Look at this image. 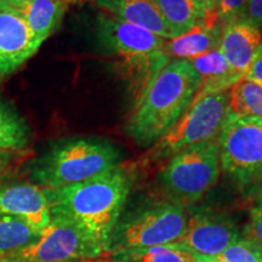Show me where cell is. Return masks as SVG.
<instances>
[{"instance_id":"6da1fadb","label":"cell","mask_w":262,"mask_h":262,"mask_svg":"<svg viewBox=\"0 0 262 262\" xmlns=\"http://www.w3.org/2000/svg\"><path fill=\"white\" fill-rule=\"evenodd\" d=\"M134 181V169L119 164L86 181L42 191L51 217L77 226L106 251L108 239L125 208Z\"/></svg>"},{"instance_id":"7a4b0ae2","label":"cell","mask_w":262,"mask_h":262,"mask_svg":"<svg viewBox=\"0 0 262 262\" xmlns=\"http://www.w3.org/2000/svg\"><path fill=\"white\" fill-rule=\"evenodd\" d=\"M201 83L187 60L170 61L136 101L126 123L127 135L141 147L155 145L188 110Z\"/></svg>"},{"instance_id":"3957f363","label":"cell","mask_w":262,"mask_h":262,"mask_svg":"<svg viewBox=\"0 0 262 262\" xmlns=\"http://www.w3.org/2000/svg\"><path fill=\"white\" fill-rule=\"evenodd\" d=\"M120 159V150L106 139H64L32 163L31 179L41 188H61L112 170Z\"/></svg>"},{"instance_id":"277c9868","label":"cell","mask_w":262,"mask_h":262,"mask_svg":"<svg viewBox=\"0 0 262 262\" xmlns=\"http://www.w3.org/2000/svg\"><path fill=\"white\" fill-rule=\"evenodd\" d=\"M96 35L101 47L122 60L123 71L136 101L170 62L163 52L166 39L141 26L102 14L97 16Z\"/></svg>"},{"instance_id":"5b68a950","label":"cell","mask_w":262,"mask_h":262,"mask_svg":"<svg viewBox=\"0 0 262 262\" xmlns=\"http://www.w3.org/2000/svg\"><path fill=\"white\" fill-rule=\"evenodd\" d=\"M185 206L173 199H155L122 212L106 251L178 243L186 228Z\"/></svg>"},{"instance_id":"8992f818","label":"cell","mask_w":262,"mask_h":262,"mask_svg":"<svg viewBox=\"0 0 262 262\" xmlns=\"http://www.w3.org/2000/svg\"><path fill=\"white\" fill-rule=\"evenodd\" d=\"M222 171L242 188L262 182V118L231 112L217 136Z\"/></svg>"},{"instance_id":"52a82bcc","label":"cell","mask_w":262,"mask_h":262,"mask_svg":"<svg viewBox=\"0 0 262 262\" xmlns=\"http://www.w3.org/2000/svg\"><path fill=\"white\" fill-rule=\"evenodd\" d=\"M220 175L217 139L195 143L170 158L160 172L169 198L196 203L214 187Z\"/></svg>"},{"instance_id":"ba28073f","label":"cell","mask_w":262,"mask_h":262,"mask_svg":"<svg viewBox=\"0 0 262 262\" xmlns=\"http://www.w3.org/2000/svg\"><path fill=\"white\" fill-rule=\"evenodd\" d=\"M231 113L228 93L210 94L192 102L178 123L153 145L149 160L171 158L195 143L217 139Z\"/></svg>"},{"instance_id":"9c48e42d","label":"cell","mask_w":262,"mask_h":262,"mask_svg":"<svg viewBox=\"0 0 262 262\" xmlns=\"http://www.w3.org/2000/svg\"><path fill=\"white\" fill-rule=\"evenodd\" d=\"M103 251L100 244L77 226L51 217L38 242L0 257V262H89Z\"/></svg>"},{"instance_id":"30bf717a","label":"cell","mask_w":262,"mask_h":262,"mask_svg":"<svg viewBox=\"0 0 262 262\" xmlns=\"http://www.w3.org/2000/svg\"><path fill=\"white\" fill-rule=\"evenodd\" d=\"M241 235L231 219L210 210L194 211L178 244L189 255L217 257Z\"/></svg>"},{"instance_id":"8fae6325","label":"cell","mask_w":262,"mask_h":262,"mask_svg":"<svg viewBox=\"0 0 262 262\" xmlns=\"http://www.w3.org/2000/svg\"><path fill=\"white\" fill-rule=\"evenodd\" d=\"M39 48L19 10L0 0V77L17 71Z\"/></svg>"},{"instance_id":"7c38bea8","label":"cell","mask_w":262,"mask_h":262,"mask_svg":"<svg viewBox=\"0 0 262 262\" xmlns=\"http://www.w3.org/2000/svg\"><path fill=\"white\" fill-rule=\"evenodd\" d=\"M0 215L16 216L41 231L51 220L49 202L42 188L26 182L0 185Z\"/></svg>"},{"instance_id":"4fadbf2b","label":"cell","mask_w":262,"mask_h":262,"mask_svg":"<svg viewBox=\"0 0 262 262\" xmlns=\"http://www.w3.org/2000/svg\"><path fill=\"white\" fill-rule=\"evenodd\" d=\"M261 47V29L250 22L237 17L222 25L219 50L227 61L232 73L242 78V80Z\"/></svg>"},{"instance_id":"5bb4252c","label":"cell","mask_w":262,"mask_h":262,"mask_svg":"<svg viewBox=\"0 0 262 262\" xmlns=\"http://www.w3.org/2000/svg\"><path fill=\"white\" fill-rule=\"evenodd\" d=\"M222 25L215 14L201 19L192 29L180 37L166 39L163 52L170 61L191 60L220 47Z\"/></svg>"},{"instance_id":"9a60e30c","label":"cell","mask_w":262,"mask_h":262,"mask_svg":"<svg viewBox=\"0 0 262 262\" xmlns=\"http://www.w3.org/2000/svg\"><path fill=\"white\" fill-rule=\"evenodd\" d=\"M108 15L141 26L164 39H172L171 31L152 0H93Z\"/></svg>"},{"instance_id":"2e32d148","label":"cell","mask_w":262,"mask_h":262,"mask_svg":"<svg viewBox=\"0 0 262 262\" xmlns=\"http://www.w3.org/2000/svg\"><path fill=\"white\" fill-rule=\"evenodd\" d=\"M187 61L193 66L196 73L201 75L202 79L193 102L206 95L225 93L242 80V78L232 73L227 61L219 49Z\"/></svg>"},{"instance_id":"e0dca14e","label":"cell","mask_w":262,"mask_h":262,"mask_svg":"<svg viewBox=\"0 0 262 262\" xmlns=\"http://www.w3.org/2000/svg\"><path fill=\"white\" fill-rule=\"evenodd\" d=\"M72 3L73 0H32L18 9L40 47L61 25Z\"/></svg>"},{"instance_id":"ac0fdd59","label":"cell","mask_w":262,"mask_h":262,"mask_svg":"<svg viewBox=\"0 0 262 262\" xmlns=\"http://www.w3.org/2000/svg\"><path fill=\"white\" fill-rule=\"evenodd\" d=\"M41 229L16 216L0 215V257L21 250L40 239Z\"/></svg>"},{"instance_id":"d6986e66","label":"cell","mask_w":262,"mask_h":262,"mask_svg":"<svg viewBox=\"0 0 262 262\" xmlns=\"http://www.w3.org/2000/svg\"><path fill=\"white\" fill-rule=\"evenodd\" d=\"M169 26L172 38L185 34L206 16L192 0H152Z\"/></svg>"},{"instance_id":"ffe728a7","label":"cell","mask_w":262,"mask_h":262,"mask_svg":"<svg viewBox=\"0 0 262 262\" xmlns=\"http://www.w3.org/2000/svg\"><path fill=\"white\" fill-rule=\"evenodd\" d=\"M31 129L11 104L0 100V150H19L28 143Z\"/></svg>"},{"instance_id":"44dd1931","label":"cell","mask_w":262,"mask_h":262,"mask_svg":"<svg viewBox=\"0 0 262 262\" xmlns=\"http://www.w3.org/2000/svg\"><path fill=\"white\" fill-rule=\"evenodd\" d=\"M113 262H194L178 244L127 249L113 253Z\"/></svg>"},{"instance_id":"7402d4cb","label":"cell","mask_w":262,"mask_h":262,"mask_svg":"<svg viewBox=\"0 0 262 262\" xmlns=\"http://www.w3.org/2000/svg\"><path fill=\"white\" fill-rule=\"evenodd\" d=\"M228 103L235 114L262 118V85L241 80L229 89Z\"/></svg>"},{"instance_id":"603a6c76","label":"cell","mask_w":262,"mask_h":262,"mask_svg":"<svg viewBox=\"0 0 262 262\" xmlns=\"http://www.w3.org/2000/svg\"><path fill=\"white\" fill-rule=\"evenodd\" d=\"M217 258L225 262H262V247L248 235H239Z\"/></svg>"},{"instance_id":"cb8c5ba5","label":"cell","mask_w":262,"mask_h":262,"mask_svg":"<svg viewBox=\"0 0 262 262\" xmlns=\"http://www.w3.org/2000/svg\"><path fill=\"white\" fill-rule=\"evenodd\" d=\"M249 0H216L215 15L221 25L237 18Z\"/></svg>"},{"instance_id":"d4e9b609","label":"cell","mask_w":262,"mask_h":262,"mask_svg":"<svg viewBox=\"0 0 262 262\" xmlns=\"http://www.w3.org/2000/svg\"><path fill=\"white\" fill-rule=\"evenodd\" d=\"M248 237L254 239L257 244L262 247V193L257 196L256 202L250 210V224L244 233Z\"/></svg>"},{"instance_id":"484cf974","label":"cell","mask_w":262,"mask_h":262,"mask_svg":"<svg viewBox=\"0 0 262 262\" xmlns=\"http://www.w3.org/2000/svg\"><path fill=\"white\" fill-rule=\"evenodd\" d=\"M238 18L250 22L257 28H262V0H249L239 14Z\"/></svg>"},{"instance_id":"4316f807","label":"cell","mask_w":262,"mask_h":262,"mask_svg":"<svg viewBox=\"0 0 262 262\" xmlns=\"http://www.w3.org/2000/svg\"><path fill=\"white\" fill-rule=\"evenodd\" d=\"M243 80L254 81V83L262 85V47L257 51L256 56H255L253 63L248 70Z\"/></svg>"},{"instance_id":"83f0119b","label":"cell","mask_w":262,"mask_h":262,"mask_svg":"<svg viewBox=\"0 0 262 262\" xmlns=\"http://www.w3.org/2000/svg\"><path fill=\"white\" fill-rule=\"evenodd\" d=\"M196 8H198L205 16L215 14V8L212 6L210 0H192Z\"/></svg>"},{"instance_id":"f1b7e54d","label":"cell","mask_w":262,"mask_h":262,"mask_svg":"<svg viewBox=\"0 0 262 262\" xmlns=\"http://www.w3.org/2000/svg\"><path fill=\"white\" fill-rule=\"evenodd\" d=\"M10 160H11V155H10V152H6V150H0V171H2V170H4L6 166H8Z\"/></svg>"},{"instance_id":"f546056e","label":"cell","mask_w":262,"mask_h":262,"mask_svg":"<svg viewBox=\"0 0 262 262\" xmlns=\"http://www.w3.org/2000/svg\"><path fill=\"white\" fill-rule=\"evenodd\" d=\"M191 256L194 262H225L217 257H205L199 256V255H191Z\"/></svg>"},{"instance_id":"4dcf8cb0","label":"cell","mask_w":262,"mask_h":262,"mask_svg":"<svg viewBox=\"0 0 262 262\" xmlns=\"http://www.w3.org/2000/svg\"><path fill=\"white\" fill-rule=\"evenodd\" d=\"M4 2H6L11 6H14V8H16V9H19V8H22L24 5L27 4V3L32 2V0H4Z\"/></svg>"},{"instance_id":"1f68e13d","label":"cell","mask_w":262,"mask_h":262,"mask_svg":"<svg viewBox=\"0 0 262 262\" xmlns=\"http://www.w3.org/2000/svg\"><path fill=\"white\" fill-rule=\"evenodd\" d=\"M210 3L212 4V6H214L215 8V4H216V0H210Z\"/></svg>"}]
</instances>
